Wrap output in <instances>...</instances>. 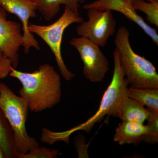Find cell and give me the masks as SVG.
Returning a JSON list of instances; mask_svg holds the SVG:
<instances>
[{"mask_svg":"<svg viewBox=\"0 0 158 158\" xmlns=\"http://www.w3.org/2000/svg\"><path fill=\"white\" fill-rule=\"evenodd\" d=\"M9 76L18 79L22 84L20 95L27 102L31 112L38 113L50 109L61 101V77L49 64L40 65L32 73L23 72L14 68Z\"/></svg>","mask_w":158,"mask_h":158,"instance_id":"cell-1","label":"cell"},{"mask_svg":"<svg viewBox=\"0 0 158 158\" xmlns=\"http://www.w3.org/2000/svg\"><path fill=\"white\" fill-rule=\"evenodd\" d=\"M129 30L121 26L116 33L114 44L129 85L135 88H158V74L149 60L135 52L130 42Z\"/></svg>","mask_w":158,"mask_h":158,"instance_id":"cell-2","label":"cell"},{"mask_svg":"<svg viewBox=\"0 0 158 158\" xmlns=\"http://www.w3.org/2000/svg\"><path fill=\"white\" fill-rule=\"evenodd\" d=\"M0 108L13 131L16 158L18 155L27 153L39 147L37 140L29 136L26 130L29 111L27 102L23 98L17 96L4 83H0Z\"/></svg>","mask_w":158,"mask_h":158,"instance_id":"cell-3","label":"cell"},{"mask_svg":"<svg viewBox=\"0 0 158 158\" xmlns=\"http://www.w3.org/2000/svg\"><path fill=\"white\" fill-rule=\"evenodd\" d=\"M114 69L113 77L104 93L99 107L92 117L84 123L64 132L69 138L71 134L79 130L90 132L95 123L100 122L106 115L116 117L117 112L123 98L127 95L129 84L119 61V56L115 48L113 53Z\"/></svg>","mask_w":158,"mask_h":158,"instance_id":"cell-4","label":"cell"},{"mask_svg":"<svg viewBox=\"0 0 158 158\" xmlns=\"http://www.w3.org/2000/svg\"><path fill=\"white\" fill-rule=\"evenodd\" d=\"M84 21L79 11L65 6L62 16L50 25L42 26L31 23L29 24V31L40 37L51 49L56 58L61 75L67 81L73 79L75 75L69 70L62 58L61 44L63 34L65 29L70 25L74 23H80Z\"/></svg>","mask_w":158,"mask_h":158,"instance_id":"cell-5","label":"cell"},{"mask_svg":"<svg viewBox=\"0 0 158 158\" xmlns=\"http://www.w3.org/2000/svg\"><path fill=\"white\" fill-rule=\"evenodd\" d=\"M88 19L77 27L79 37H84L99 47H104L116 33V21L110 10L88 9Z\"/></svg>","mask_w":158,"mask_h":158,"instance_id":"cell-6","label":"cell"},{"mask_svg":"<svg viewBox=\"0 0 158 158\" xmlns=\"http://www.w3.org/2000/svg\"><path fill=\"white\" fill-rule=\"evenodd\" d=\"M69 44L80 54L86 78L92 83L102 81L110 69V63L99 47L81 37L73 38Z\"/></svg>","mask_w":158,"mask_h":158,"instance_id":"cell-7","label":"cell"},{"mask_svg":"<svg viewBox=\"0 0 158 158\" xmlns=\"http://www.w3.org/2000/svg\"><path fill=\"white\" fill-rule=\"evenodd\" d=\"M23 43L21 26L7 20L6 11L0 7V50L10 59L14 68L18 65L19 51Z\"/></svg>","mask_w":158,"mask_h":158,"instance_id":"cell-8","label":"cell"},{"mask_svg":"<svg viewBox=\"0 0 158 158\" xmlns=\"http://www.w3.org/2000/svg\"><path fill=\"white\" fill-rule=\"evenodd\" d=\"M0 7L5 11L16 15L22 23L24 52L28 54L31 48L40 50L39 43L29 31V20L37 17V7L33 0H0Z\"/></svg>","mask_w":158,"mask_h":158,"instance_id":"cell-9","label":"cell"},{"mask_svg":"<svg viewBox=\"0 0 158 158\" xmlns=\"http://www.w3.org/2000/svg\"><path fill=\"white\" fill-rule=\"evenodd\" d=\"M84 9H93L100 11L110 10L120 12L127 19L136 23L148 37H150L156 45H158V35L156 29L148 24L136 12L131 4L125 0H96L83 7Z\"/></svg>","mask_w":158,"mask_h":158,"instance_id":"cell-10","label":"cell"},{"mask_svg":"<svg viewBox=\"0 0 158 158\" xmlns=\"http://www.w3.org/2000/svg\"><path fill=\"white\" fill-rule=\"evenodd\" d=\"M148 132L147 125L134 122L122 121L115 129L114 141L123 145L138 144L143 140Z\"/></svg>","mask_w":158,"mask_h":158,"instance_id":"cell-11","label":"cell"},{"mask_svg":"<svg viewBox=\"0 0 158 158\" xmlns=\"http://www.w3.org/2000/svg\"><path fill=\"white\" fill-rule=\"evenodd\" d=\"M150 115L149 110L145 106L128 96L127 94L122 102L116 117L122 121L144 123L149 118Z\"/></svg>","mask_w":158,"mask_h":158,"instance_id":"cell-12","label":"cell"},{"mask_svg":"<svg viewBox=\"0 0 158 158\" xmlns=\"http://www.w3.org/2000/svg\"><path fill=\"white\" fill-rule=\"evenodd\" d=\"M37 5V10L43 15L46 20L50 21L58 13L60 6L64 5L76 11H79L81 4L86 0H33Z\"/></svg>","mask_w":158,"mask_h":158,"instance_id":"cell-13","label":"cell"},{"mask_svg":"<svg viewBox=\"0 0 158 158\" xmlns=\"http://www.w3.org/2000/svg\"><path fill=\"white\" fill-rule=\"evenodd\" d=\"M128 96L136 100L150 111L158 112V88L128 87Z\"/></svg>","mask_w":158,"mask_h":158,"instance_id":"cell-14","label":"cell"},{"mask_svg":"<svg viewBox=\"0 0 158 158\" xmlns=\"http://www.w3.org/2000/svg\"><path fill=\"white\" fill-rule=\"evenodd\" d=\"M0 147L6 158H16L15 150L14 134L8 119L0 108Z\"/></svg>","mask_w":158,"mask_h":158,"instance_id":"cell-15","label":"cell"},{"mask_svg":"<svg viewBox=\"0 0 158 158\" xmlns=\"http://www.w3.org/2000/svg\"><path fill=\"white\" fill-rule=\"evenodd\" d=\"M132 6L136 10L146 14V19L151 24L158 27V2H147L145 0H135Z\"/></svg>","mask_w":158,"mask_h":158,"instance_id":"cell-16","label":"cell"},{"mask_svg":"<svg viewBox=\"0 0 158 158\" xmlns=\"http://www.w3.org/2000/svg\"><path fill=\"white\" fill-rule=\"evenodd\" d=\"M149 111L150 115L147 125L148 132L142 141L148 144H156L158 142V112Z\"/></svg>","mask_w":158,"mask_h":158,"instance_id":"cell-17","label":"cell"},{"mask_svg":"<svg viewBox=\"0 0 158 158\" xmlns=\"http://www.w3.org/2000/svg\"><path fill=\"white\" fill-rule=\"evenodd\" d=\"M59 154L57 149H51L46 147L37 148L31 150L27 153L18 155V158H55Z\"/></svg>","mask_w":158,"mask_h":158,"instance_id":"cell-18","label":"cell"},{"mask_svg":"<svg viewBox=\"0 0 158 158\" xmlns=\"http://www.w3.org/2000/svg\"><path fill=\"white\" fill-rule=\"evenodd\" d=\"M13 68L10 59L0 50V80L6 78Z\"/></svg>","mask_w":158,"mask_h":158,"instance_id":"cell-19","label":"cell"},{"mask_svg":"<svg viewBox=\"0 0 158 158\" xmlns=\"http://www.w3.org/2000/svg\"><path fill=\"white\" fill-rule=\"evenodd\" d=\"M0 158H6V156L1 147H0Z\"/></svg>","mask_w":158,"mask_h":158,"instance_id":"cell-20","label":"cell"},{"mask_svg":"<svg viewBox=\"0 0 158 158\" xmlns=\"http://www.w3.org/2000/svg\"><path fill=\"white\" fill-rule=\"evenodd\" d=\"M126 1L130 3V4H131L132 5L133 2H134L135 0H125Z\"/></svg>","mask_w":158,"mask_h":158,"instance_id":"cell-21","label":"cell"},{"mask_svg":"<svg viewBox=\"0 0 158 158\" xmlns=\"http://www.w3.org/2000/svg\"><path fill=\"white\" fill-rule=\"evenodd\" d=\"M145 1L149 2H158V0H145Z\"/></svg>","mask_w":158,"mask_h":158,"instance_id":"cell-22","label":"cell"}]
</instances>
